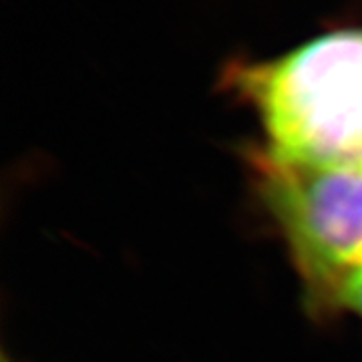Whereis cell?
<instances>
[{
	"mask_svg": "<svg viewBox=\"0 0 362 362\" xmlns=\"http://www.w3.org/2000/svg\"><path fill=\"white\" fill-rule=\"evenodd\" d=\"M270 156L362 169V30H337L274 61L233 71Z\"/></svg>",
	"mask_w": 362,
	"mask_h": 362,
	"instance_id": "obj_1",
	"label": "cell"
},
{
	"mask_svg": "<svg viewBox=\"0 0 362 362\" xmlns=\"http://www.w3.org/2000/svg\"><path fill=\"white\" fill-rule=\"evenodd\" d=\"M258 192L320 308H338L350 276L362 268V169L302 165L252 156Z\"/></svg>",
	"mask_w": 362,
	"mask_h": 362,
	"instance_id": "obj_2",
	"label": "cell"
},
{
	"mask_svg": "<svg viewBox=\"0 0 362 362\" xmlns=\"http://www.w3.org/2000/svg\"><path fill=\"white\" fill-rule=\"evenodd\" d=\"M338 308L352 310L362 318V268L354 272L346 286L342 288V294L338 298Z\"/></svg>",
	"mask_w": 362,
	"mask_h": 362,
	"instance_id": "obj_3",
	"label": "cell"
},
{
	"mask_svg": "<svg viewBox=\"0 0 362 362\" xmlns=\"http://www.w3.org/2000/svg\"><path fill=\"white\" fill-rule=\"evenodd\" d=\"M4 362H11V361H4Z\"/></svg>",
	"mask_w": 362,
	"mask_h": 362,
	"instance_id": "obj_4",
	"label": "cell"
}]
</instances>
